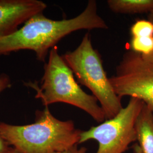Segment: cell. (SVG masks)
<instances>
[{"label":"cell","mask_w":153,"mask_h":153,"mask_svg":"<svg viewBox=\"0 0 153 153\" xmlns=\"http://www.w3.org/2000/svg\"><path fill=\"white\" fill-rule=\"evenodd\" d=\"M149 20L153 22V13H150V15H149ZM142 57L145 60L148 61L149 62H151L153 64V51L149 55L147 56H142Z\"/></svg>","instance_id":"5bb4252c"},{"label":"cell","mask_w":153,"mask_h":153,"mask_svg":"<svg viewBox=\"0 0 153 153\" xmlns=\"http://www.w3.org/2000/svg\"><path fill=\"white\" fill-rule=\"evenodd\" d=\"M136 131L142 153H153V112L145 104L137 117Z\"/></svg>","instance_id":"ba28073f"},{"label":"cell","mask_w":153,"mask_h":153,"mask_svg":"<svg viewBox=\"0 0 153 153\" xmlns=\"http://www.w3.org/2000/svg\"><path fill=\"white\" fill-rule=\"evenodd\" d=\"M9 153H21L20 152H19L18 150H16V149H14V148H13L12 149V150H11V151H10V152Z\"/></svg>","instance_id":"2e32d148"},{"label":"cell","mask_w":153,"mask_h":153,"mask_svg":"<svg viewBox=\"0 0 153 153\" xmlns=\"http://www.w3.org/2000/svg\"><path fill=\"white\" fill-rule=\"evenodd\" d=\"M144 104L140 99L131 97L114 118L82 131L79 144L95 140L99 145L96 153H125L129 145L137 141L136 123Z\"/></svg>","instance_id":"5b68a950"},{"label":"cell","mask_w":153,"mask_h":153,"mask_svg":"<svg viewBox=\"0 0 153 153\" xmlns=\"http://www.w3.org/2000/svg\"><path fill=\"white\" fill-rule=\"evenodd\" d=\"M11 86V79L9 75L5 73L0 74V94L6 89Z\"/></svg>","instance_id":"8fae6325"},{"label":"cell","mask_w":153,"mask_h":153,"mask_svg":"<svg viewBox=\"0 0 153 153\" xmlns=\"http://www.w3.org/2000/svg\"><path fill=\"white\" fill-rule=\"evenodd\" d=\"M77 81L93 93L103 110L106 120L114 118L123 107L104 71L101 56L94 49L89 33L73 51L62 56Z\"/></svg>","instance_id":"277c9868"},{"label":"cell","mask_w":153,"mask_h":153,"mask_svg":"<svg viewBox=\"0 0 153 153\" xmlns=\"http://www.w3.org/2000/svg\"><path fill=\"white\" fill-rule=\"evenodd\" d=\"M109 9L119 14L153 13V0H108Z\"/></svg>","instance_id":"9c48e42d"},{"label":"cell","mask_w":153,"mask_h":153,"mask_svg":"<svg viewBox=\"0 0 153 153\" xmlns=\"http://www.w3.org/2000/svg\"><path fill=\"white\" fill-rule=\"evenodd\" d=\"M116 95L141 100L153 112V64L133 51L124 53L115 75L109 78Z\"/></svg>","instance_id":"8992f818"},{"label":"cell","mask_w":153,"mask_h":153,"mask_svg":"<svg viewBox=\"0 0 153 153\" xmlns=\"http://www.w3.org/2000/svg\"><path fill=\"white\" fill-rule=\"evenodd\" d=\"M13 147L0 135V153H9Z\"/></svg>","instance_id":"7c38bea8"},{"label":"cell","mask_w":153,"mask_h":153,"mask_svg":"<svg viewBox=\"0 0 153 153\" xmlns=\"http://www.w3.org/2000/svg\"><path fill=\"white\" fill-rule=\"evenodd\" d=\"M78 145H75L72 148H70L66 150L61 152H56L54 153H86L88 151V149L85 147H81L79 148L78 147Z\"/></svg>","instance_id":"4fadbf2b"},{"label":"cell","mask_w":153,"mask_h":153,"mask_svg":"<svg viewBox=\"0 0 153 153\" xmlns=\"http://www.w3.org/2000/svg\"><path fill=\"white\" fill-rule=\"evenodd\" d=\"M131 38L145 39L153 37V22L140 19L134 23L131 27Z\"/></svg>","instance_id":"30bf717a"},{"label":"cell","mask_w":153,"mask_h":153,"mask_svg":"<svg viewBox=\"0 0 153 153\" xmlns=\"http://www.w3.org/2000/svg\"><path fill=\"white\" fill-rule=\"evenodd\" d=\"M44 69L40 87L36 82L27 84L35 90V98L40 99L45 107L64 103L84 111L98 123H102L106 120L98 100L79 86L71 69L59 55L56 46L49 51Z\"/></svg>","instance_id":"3957f363"},{"label":"cell","mask_w":153,"mask_h":153,"mask_svg":"<svg viewBox=\"0 0 153 153\" xmlns=\"http://www.w3.org/2000/svg\"><path fill=\"white\" fill-rule=\"evenodd\" d=\"M134 153H142L141 149L140 148L139 146L138 145H136L134 146Z\"/></svg>","instance_id":"9a60e30c"},{"label":"cell","mask_w":153,"mask_h":153,"mask_svg":"<svg viewBox=\"0 0 153 153\" xmlns=\"http://www.w3.org/2000/svg\"><path fill=\"white\" fill-rule=\"evenodd\" d=\"M108 26L98 13L97 2L89 0L84 10L71 19L53 20L43 12L36 14L11 35L0 38V56L21 50L33 51L38 60L45 62L49 51L62 39L73 32Z\"/></svg>","instance_id":"6da1fadb"},{"label":"cell","mask_w":153,"mask_h":153,"mask_svg":"<svg viewBox=\"0 0 153 153\" xmlns=\"http://www.w3.org/2000/svg\"><path fill=\"white\" fill-rule=\"evenodd\" d=\"M35 122L16 126L0 123V135L22 153H54L78 145L82 131L74 121L60 120L50 112L48 107L35 113Z\"/></svg>","instance_id":"7a4b0ae2"},{"label":"cell","mask_w":153,"mask_h":153,"mask_svg":"<svg viewBox=\"0 0 153 153\" xmlns=\"http://www.w3.org/2000/svg\"><path fill=\"white\" fill-rule=\"evenodd\" d=\"M47 7L39 0H0V38L14 33L29 18L43 12Z\"/></svg>","instance_id":"52a82bcc"}]
</instances>
